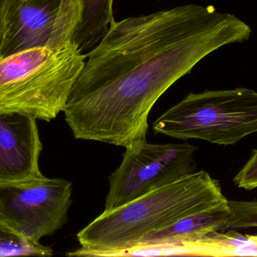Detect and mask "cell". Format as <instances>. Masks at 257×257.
I'll list each match as a JSON object with an SVG mask.
<instances>
[{"label":"cell","instance_id":"obj_12","mask_svg":"<svg viewBox=\"0 0 257 257\" xmlns=\"http://www.w3.org/2000/svg\"><path fill=\"white\" fill-rule=\"evenodd\" d=\"M230 217L226 223L229 229H248L257 227V201H229Z\"/></svg>","mask_w":257,"mask_h":257},{"label":"cell","instance_id":"obj_8","mask_svg":"<svg viewBox=\"0 0 257 257\" xmlns=\"http://www.w3.org/2000/svg\"><path fill=\"white\" fill-rule=\"evenodd\" d=\"M37 119L17 112H0V186L42 178V143Z\"/></svg>","mask_w":257,"mask_h":257},{"label":"cell","instance_id":"obj_1","mask_svg":"<svg viewBox=\"0 0 257 257\" xmlns=\"http://www.w3.org/2000/svg\"><path fill=\"white\" fill-rule=\"evenodd\" d=\"M250 27L214 6L190 4L114 21L87 53L65 107L78 140L126 148L145 141L160 97L213 51Z\"/></svg>","mask_w":257,"mask_h":257},{"label":"cell","instance_id":"obj_9","mask_svg":"<svg viewBox=\"0 0 257 257\" xmlns=\"http://www.w3.org/2000/svg\"><path fill=\"white\" fill-rule=\"evenodd\" d=\"M230 214L228 203L209 211L187 216L145 235L134 247L121 252L117 256H145L148 252L155 249L196 241L208 234L226 230Z\"/></svg>","mask_w":257,"mask_h":257},{"label":"cell","instance_id":"obj_13","mask_svg":"<svg viewBox=\"0 0 257 257\" xmlns=\"http://www.w3.org/2000/svg\"><path fill=\"white\" fill-rule=\"evenodd\" d=\"M234 183L239 188L247 190L257 188V149L234 178Z\"/></svg>","mask_w":257,"mask_h":257},{"label":"cell","instance_id":"obj_3","mask_svg":"<svg viewBox=\"0 0 257 257\" xmlns=\"http://www.w3.org/2000/svg\"><path fill=\"white\" fill-rule=\"evenodd\" d=\"M87 55L72 43L38 47L0 59V112L50 122L63 112Z\"/></svg>","mask_w":257,"mask_h":257},{"label":"cell","instance_id":"obj_7","mask_svg":"<svg viewBox=\"0 0 257 257\" xmlns=\"http://www.w3.org/2000/svg\"><path fill=\"white\" fill-rule=\"evenodd\" d=\"M77 0H10L0 59L38 47L72 43L81 18Z\"/></svg>","mask_w":257,"mask_h":257},{"label":"cell","instance_id":"obj_4","mask_svg":"<svg viewBox=\"0 0 257 257\" xmlns=\"http://www.w3.org/2000/svg\"><path fill=\"white\" fill-rule=\"evenodd\" d=\"M155 134L234 145L257 133V92L246 88L190 93L154 122Z\"/></svg>","mask_w":257,"mask_h":257},{"label":"cell","instance_id":"obj_10","mask_svg":"<svg viewBox=\"0 0 257 257\" xmlns=\"http://www.w3.org/2000/svg\"><path fill=\"white\" fill-rule=\"evenodd\" d=\"M81 6L79 24L72 43L84 53L92 50L105 36L111 24L114 0H78Z\"/></svg>","mask_w":257,"mask_h":257},{"label":"cell","instance_id":"obj_2","mask_svg":"<svg viewBox=\"0 0 257 257\" xmlns=\"http://www.w3.org/2000/svg\"><path fill=\"white\" fill-rule=\"evenodd\" d=\"M221 186L195 172L127 204L104 211L77 235L81 248L70 256H117L145 235L180 219L227 205Z\"/></svg>","mask_w":257,"mask_h":257},{"label":"cell","instance_id":"obj_5","mask_svg":"<svg viewBox=\"0 0 257 257\" xmlns=\"http://www.w3.org/2000/svg\"><path fill=\"white\" fill-rule=\"evenodd\" d=\"M125 149L121 164L109 177L104 211L196 172L194 154L197 147L190 143H149L145 140Z\"/></svg>","mask_w":257,"mask_h":257},{"label":"cell","instance_id":"obj_14","mask_svg":"<svg viewBox=\"0 0 257 257\" xmlns=\"http://www.w3.org/2000/svg\"><path fill=\"white\" fill-rule=\"evenodd\" d=\"M10 0H0V50L4 40L6 33V15Z\"/></svg>","mask_w":257,"mask_h":257},{"label":"cell","instance_id":"obj_11","mask_svg":"<svg viewBox=\"0 0 257 257\" xmlns=\"http://www.w3.org/2000/svg\"><path fill=\"white\" fill-rule=\"evenodd\" d=\"M51 247L31 241L0 218V256H52Z\"/></svg>","mask_w":257,"mask_h":257},{"label":"cell","instance_id":"obj_6","mask_svg":"<svg viewBox=\"0 0 257 257\" xmlns=\"http://www.w3.org/2000/svg\"><path fill=\"white\" fill-rule=\"evenodd\" d=\"M72 183L45 176L0 186V218L31 241L55 233L67 222Z\"/></svg>","mask_w":257,"mask_h":257}]
</instances>
